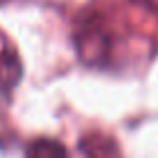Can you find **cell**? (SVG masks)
<instances>
[{
	"label": "cell",
	"mask_w": 158,
	"mask_h": 158,
	"mask_svg": "<svg viewBox=\"0 0 158 158\" xmlns=\"http://www.w3.org/2000/svg\"><path fill=\"white\" fill-rule=\"evenodd\" d=\"M110 36L106 32V26L100 24V20L90 18L78 26L76 30V50L80 60L86 64L98 66L110 56Z\"/></svg>",
	"instance_id": "cell-1"
},
{
	"label": "cell",
	"mask_w": 158,
	"mask_h": 158,
	"mask_svg": "<svg viewBox=\"0 0 158 158\" xmlns=\"http://www.w3.org/2000/svg\"><path fill=\"white\" fill-rule=\"evenodd\" d=\"M22 78V60L16 46L0 30V92H12Z\"/></svg>",
	"instance_id": "cell-2"
},
{
	"label": "cell",
	"mask_w": 158,
	"mask_h": 158,
	"mask_svg": "<svg viewBox=\"0 0 158 158\" xmlns=\"http://www.w3.org/2000/svg\"><path fill=\"white\" fill-rule=\"evenodd\" d=\"M82 156L84 158H120V150L112 138L104 134H88L78 142Z\"/></svg>",
	"instance_id": "cell-3"
},
{
	"label": "cell",
	"mask_w": 158,
	"mask_h": 158,
	"mask_svg": "<svg viewBox=\"0 0 158 158\" xmlns=\"http://www.w3.org/2000/svg\"><path fill=\"white\" fill-rule=\"evenodd\" d=\"M26 158H68V152L54 138H36L28 144Z\"/></svg>",
	"instance_id": "cell-4"
},
{
	"label": "cell",
	"mask_w": 158,
	"mask_h": 158,
	"mask_svg": "<svg viewBox=\"0 0 158 158\" xmlns=\"http://www.w3.org/2000/svg\"><path fill=\"white\" fill-rule=\"evenodd\" d=\"M136 2H142V4H158V0H136Z\"/></svg>",
	"instance_id": "cell-5"
}]
</instances>
